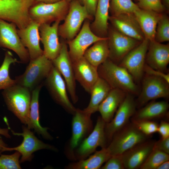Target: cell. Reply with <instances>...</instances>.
I'll list each match as a JSON object with an SVG mask.
<instances>
[{"mask_svg":"<svg viewBox=\"0 0 169 169\" xmlns=\"http://www.w3.org/2000/svg\"><path fill=\"white\" fill-rule=\"evenodd\" d=\"M105 38L99 37L95 34L91 29L89 20L86 19L78 34L73 39L68 42L69 53L71 61L83 56L89 46Z\"/></svg>","mask_w":169,"mask_h":169,"instance_id":"16","label":"cell"},{"mask_svg":"<svg viewBox=\"0 0 169 169\" xmlns=\"http://www.w3.org/2000/svg\"><path fill=\"white\" fill-rule=\"evenodd\" d=\"M61 47L58 55L52 60L54 66L61 74L66 83L67 90L74 103L78 100L76 91L75 79L72 63L66 43L61 42Z\"/></svg>","mask_w":169,"mask_h":169,"instance_id":"13","label":"cell"},{"mask_svg":"<svg viewBox=\"0 0 169 169\" xmlns=\"http://www.w3.org/2000/svg\"><path fill=\"white\" fill-rule=\"evenodd\" d=\"M110 0H98L95 19L90 26L92 31L97 36L106 37L108 29Z\"/></svg>","mask_w":169,"mask_h":169,"instance_id":"27","label":"cell"},{"mask_svg":"<svg viewBox=\"0 0 169 169\" xmlns=\"http://www.w3.org/2000/svg\"><path fill=\"white\" fill-rule=\"evenodd\" d=\"M53 66L52 61L44 54L30 60L24 72L15 77V83L27 88L32 92L37 86L44 84Z\"/></svg>","mask_w":169,"mask_h":169,"instance_id":"3","label":"cell"},{"mask_svg":"<svg viewBox=\"0 0 169 169\" xmlns=\"http://www.w3.org/2000/svg\"><path fill=\"white\" fill-rule=\"evenodd\" d=\"M108 37L98 41L85 52L83 56L91 65L97 68L109 58Z\"/></svg>","mask_w":169,"mask_h":169,"instance_id":"29","label":"cell"},{"mask_svg":"<svg viewBox=\"0 0 169 169\" xmlns=\"http://www.w3.org/2000/svg\"><path fill=\"white\" fill-rule=\"evenodd\" d=\"M99 77L105 80L112 89H117L134 95L139 93L138 86L124 68L109 58L97 68Z\"/></svg>","mask_w":169,"mask_h":169,"instance_id":"1","label":"cell"},{"mask_svg":"<svg viewBox=\"0 0 169 169\" xmlns=\"http://www.w3.org/2000/svg\"><path fill=\"white\" fill-rule=\"evenodd\" d=\"M134 0V1H136V2H137L138 0Z\"/></svg>","mask_w":169,"mask_h":169,"instance_id":"51","label":"cell"},{"mask_svg":"<svg viewBox=\"0 0 169 169\" xmlns=\"http://www.w3.org/2000/svg\"><path fill=\"white\" fill-rule=\"evenodd\" d=\"M153 148L169 154V137L155 142Z\"/></svg>","mask_w":169,"mask_h":169,"instance_id":"41","label":"cell"},{"mask_svg":"<svg viewBox=\"0 0 169 169\" xmlns=\"http://www.w3.org/2000/svg\"><path fill=\"white\" fill-rule=\"evenodd\" d=\"M161 2L164 7L166 8L167 10L169 9V0H161Z\"/></svg>","mask_w":169,"mask_h":169,"instance_id":"49","label":"cell"},{"mask_svg":"<svg viewBox=\"0 0 169 169\" xmlns=\"http://www.w3.org/2000/svg\"><path fill=\"white\" fill-rule=\"evenodd\" d=\"M16 25L0 19V47L11 49L19 57L21 62L30 60L27 49L23 44L17 33Z\"/></svg>","mask_w":169,"mask_h":169,"instance_id":"11","label":"cell"},{"mask_svg":"<svg viewBox=\"0 0 169 169\" xmlns=\"http://www.w3.org/2000/svg\"><path fill=\"white\" fill-rule=\"evenodd\" d=\"M144 74L162 78L169 83V74L154 69L146 63L144 68Z\"/></svg>","mask_w":169,"mask_h":169,"instance_id":"40","label":"cell"},{"mask_svg":"<svg viewBox=\"0 0 169 169\" xmlns=\"http://www.w3.org/2000/svg\"><path fill=\"white\" fill-rule=\"evenodd\" d=\"M169 160V154L153 148L140 169H156L161 163Z\"/></svg>","mask_w":169,"mask_h":169,"instance_id":"34","label":"cell"},{"mask_svg":"<svg viewBox=\"0 0 169 169\" xmlns=\"http://www.w3.org/2000/svg\"><path fill=\"white\" fill-rule=\"evenodd\" d=\"M146 63L152 68L165 73L169 63V44H163L155 40L149 41Z\"/></svg>","mask_w":169,"mask_h":169,"instance_id":"21","label":"cell"},{"mask_svg":"<svg viewBox=\"0 0 169 169\" xmlns=\"http://www.w3.org/2000/svg\"><path fill=\"white\" fill-rule=\"evenodd\" d=\"M141 9L162 13L165 9L161 0H138L136 4Z\"/></svg>","mask_w":169,"mask_h":169,"instance_id":"38","label":"cell"},{"mask_svg":"<svg viewBox=\"0 0 169 169\" xmlns=\"http://www.w3.org/2000/svg\"><path fill=\"white\" fill-rule=\"evenodd\" d=\"M91 115L84 110L76 109L72 122V134L69 143L71 151L78 146L82 139L91 132L93 124Z\"/></svg>","mask_w":169,"mask_h":169,"instance_id":"18","label":"cell"},{"mask_svg":"<svg viewBox=\"0 0 169 169\" xmlns=\"http://www.w3.org/2000/svg\"><path fill=\"white\" fill-rule=\"evenodd\" d=\"M44 84L36 88L31 92V98L29 112V129H33L39 135L47 139H51L52 137L47 131L48 128L41 126L39 122V96L40 91Z\"/></svg>","mask_w":169,"mask_h":169,"instance_id":"28","label":"cell"},{"mask_svg":"<svg viewBox=\"0 0 169 169\" xmlns=\"http://www.w3.org/2000/svg\"><path fill=\"white\" fill-rule=\"evenodd\" d=\"M9 130L8 128H0V135L3 136L8 138H10L11 136L9 134Z\"/></svg>","mask_w":169,"mask_h":169,"instance_id":"46","label":"cell"},{"mask_svg":"<svg viewBox=\"0 0 169 169\" xmlns=\"http://www.w3.org/2000/svg\"><path fill=\"white\" fill-rule=\"evenodd\" d=\"M70 2L62 1L52 3H37L30 8L29 15L32 21L40 24L61 21L64 20L68 12Z\"/></svg>","mask_w":169,"mask_h":169,"instance_id":"5","label":"cell"},{"mask_svg":"<svg viewBox=\"0 0 169 169\" xmlns=\"http://www.w3.org/2000/svg\"><path fill=\"white\" fill-rule=\"evenodd\" d=\"M169 161L163 162L160 164L156 168V169H169Z\"/></svg>","mask_w":169,"mask_h":169,"instance_id":"47","label":"cell"},{"mask_svg":"<svg viewBox=\"0 0 169 169\" xmlns=\"http://www.w3.org/2000/svg\"><path fill=\"white\" fill-rule=\"evenodd\" d=\"M114 28L122 33L140 41L145 39L134 13H123L109 17Z\"/></svg>","mask_w":169,"mask_h":169,"instance_id":"19","label":"cell"},{"mask_svg":"<svg viewBox=\"0 0 169 169\" xmlns=\"http://www.w3.org/2000/svg\"><path fill=\"white\" fill-rule=\"evenodd\" d=\"M92 17L84 5L77 0H72L70 2L64 23L59 26V35L68 41L72 40L77 35L83 22Z\"/></svg>","mask_w":169,"mask_h":169,"instance_id":"6","label":"cell"},{"mask_svg":"<svg viewBox=\"0 0 169 169\" xmlns=\"http://www.w3.org/2000/svg\"><path fill=\"white\" fill-rule=\"evenodd\" d=\"M81 4L83 5V0H77Z\"/></svg>","mask_w":169,"mask_h":169,"instance_id":"50","label":"cell"},{"mask_svg":"<svg viewBox=\"0 0 169 169\" xmlns=\"http://www.w3.org/2000/svg\"><path fill=\"white\" fill-rule=\"evenodd\" d=\"M109 10L112 16L123 13H134L140 8L132 0H110Z\"/></svg>","mask_w":169,"mask_h":169,"instance_id":"33","label":"cell"},{"mask_svg":"<svg viewBox=\"0 0 169 169\" xmlns=\"http://www.w3.org/2000/svg\"><path fill=\"white\" fill-rule=\"evenodd\" d=\"M12 133L15 135L22 136L23 140L19 146L14 147H7L6 151H16L21 154L20 162L30 161L32 158V154L34 152L43 149L55 151L56 149L53 146L46 144L39 140L27 127L23 126V132H15L12 131Z\"/></svg>","mask_w":169,"mask_h":169,"instance_id":"15","label":"cell"},{"mask_svg":"<svg viewBox=\"0 0 169 169\" xmlns=\"http://www.w3.org/2000/svg\"><path fill=\"white\" fill-rule=\"evenodd\" d=\"M72 62L76 80L86 92L90 93L99 78L97 68L91 65L83 56Z\"/></svg>","mask_w":169,"mask_h":169,"instance_id":"20","label":"cell"},{"mask_svg":"<svg viewBox=\"0 0 169 169\" xmlns=\"http://www.w3.org/2000/svg\"><path fill=\"white\" fill-rule=\"evenodd\" d=\"M157 132L161 138H165L169 137V124L166 121H161L158 125Z\"/></svg>","mask_w":169,"mask_h":169,"instance_id":"43","label":"cell"},{"mask_svg":"<svg viewBox=\"0 0 169 169\" xmlns=\"http://www.w3.org/2000/svg\"><path fill=\"white\" fill-rule=\"evenodd\" d=\"M101 166V169H125L121 155L112 156Z\"/></svg>","mask_w":169,"mask_h":169,"instance_id":"39","label":"cell"},{"mask_svg":"<svg viewBox=\"0 0 169 169\" xmlns=\"http://www.w3.org/2000/svg\"><path fill=\"white\" fill-rule=\"evenodd\" d=\"M136 127L142 133L148 136L157 132L158 125L151 120L132 121Z\"/></svg>","mask_w":169,"mask_h":169,"instance_id":"37","label":"cell"},{"mask_svg":"<svg viewBox=\"0 0 169 169\" xmlns=\"http://www.w3.org/2000/svg\"><path fill=\"white\" fill-rule=\"evenodd\" d=\"M6 0H0V19H3L5 14Z\"/></svg>","mask_w":169,"mask_h":169,"instance_id":"44","label":"cell"},{"mask_svg":"<svg viewBox=\"0 0 169 169\" xmlns=\"http://www.w3.org/2000/svg\"><path fill=\"white\" fill-rule=\"evenodd\" d=\"M109 58L118 65L124 57L141 42L122 33L113 27L109 30Z\"/></svg>","mask_w":169,"mask_h":169,"instance_id":"12","label":"cell"},{"mask_svg":"<svg viewBox=\"0 0 169 169\" xmlns=\"http://www.w3.org/2000/svg\"><path fill=\"white\" fill-rule=\"evenodd\" d=\"M168 103L165 101H152L136 111L132 121L151 120L160 118L168 114Z\"/></svg>","mask_w":169,"mask_h":169,"instance_id":"26","label":"cell"},{"mask_svg":"<svg viewBox=\"0 0 169 169\" xmlns=\"http://www.w3.org/2000/svg\"><path fill=\"white\" fill-rule=\"evenodd\" d=\"M107 147L96 151L86 159L70 164L66 167L69 169H98L111 156Z\"/></svg>","mask_w":169,"mask_h":169,"instance_id":"31","label":"cell"},{"mask_svg":"<svg viewBox=\"0 0 169 169\" xmlns=\"http://www.w3.org/2000/svg\"><path fill=\"white\" fill-rule=\"evenodd\" d=\"M127 94L121 90L112 89L100 104L98 111L100 112L101 117L106 123L110 122L113 118L115 113Z\"/></svg>","mask_w":169,"mask_h":169,"instance_id":"25","label":"cell"},{"mask_svg":"<svg viewBox=\"0 0 169 169\" xmlns=\"http://www.w3.org/2000/svg\"><path fill=\"white\" fill-rule=\"evenodd\" d=\"M72 0H35L36 3L43 2L46 3H54L62 1H66L69 2H70Z\"/></svg>","mask_w":169,"mask_h":169,"instance_id":"45","label":"cell"},{"mask_svg":"<svg viewBox=\"0 0 169 169\" xmlns=\"http://www.w3.org/2000/svg\"><path fill=\"white\" fill-rule=\"evenodd\" d=\"M154 143L146 141L121 155L125 169L140 168L153 150Z\"/></svg>","mask_w":169,"mask_h":169,"instance_id":"23","label":"cell"},{"mask_svg":"<svg viewBox=\"0 0 169 169\" xmlns=\"http://www.w3.org/2000/svg\"><path fill=\"white\" fill-rule=\"evenodd\" d=\"M111 89L105 80L99 77L90 92L91 98L89 103L83 110L91 115L97 111L99 105Z\"/></svg>","mask_w":169,"mask_h":169,"instance_id":"30","label":"cell"},{"mask_svg":"<svg viewBox=\"0 0 169 169\" xmlns=\"http://www.w3.org/2000/svg\"><path fill=\"white\" fill-rule=\"evenodd\" d=\"M106 122L99 117L94 129L77 148V158L80 160L86 159L94 152L98 147L102 148L107 147L108 141L105 132Z\"/></svg>","mask_w":169,"mask_h":169,"instance_id":"14","label":"cell"},{"mask_svg":"<svg viewBox=\"0 0 169 169\" xmlns=\"http://www.w3.org/2000/svg\"><path fill=\"white\" fill-rule=\"evenodd\" d=\"M155 40L160 43L169 41V19L166 14H162L158 23Z\"/></svg>","mask_w":169,"mask_h":169,"instance_id":"35","label":"cell"},{"mask_svg":"<svg viewBox=\"0 0 169 169\" xmlns=\"http://www.w3.org/2000/svg\"><path fill=\"white\" fill-rule=\"evenodd\" d=\"M21 156V154L18 151L10 155H1L0 169H21L19 160Z\"/></svg>","mask_w":169,"mask_h":169,"instance_id":"36","label":"cell"},{"mask_svg":"<svg viewBox=\"0 0 169 169\" xmlns=\"http://www.w3.org/2000/svg\"><path fill=\"white\" fill-rule=\"evenodd\" d=\"M147 138L133 123L129 122L114 135L107 148L111 156L121 155Z\"/></svg>","mask_w":169,"mask_h":169,"instance_id":"4","label":"cell"},{"mask_svg":"<svg viewBox=\"0 0 169 169\" xmlns=\"http://www.w3.org/2000/svg\"><path fill=\"white\" fill-rule=\"evenodd\" d=\"M134 14L145 38L149 41L155 40L157 25L162 13L140 8Z\"/></svg>","mask_w":169,"mask_h":169,"instance_id":"24","label":"cell"},{"mask_svg":"<svg viewBox=\"0 0 169 169\" xmlns=\"http://www.w3.org/2000/svg\"><path fill=\"white\" fill-rule=\"evenodd\" d=\"M17 62L10 52H5L3 61L0 67V90L5 89L16 83L15 79H11L9 76V70L11 64Z\"/></svg>","mask_w":169,"mask_h":169,"instance_id":"32","label":"cell"},{"mask_svg":"<svg viewBox=\"0 0 169 169\" xmlns=\"http://www.w3.org/2000/svg\"><path fill=\"white\" fill-rule=\"evenodd\" d=\"M8 147L7 145L3 141L2 139L0 138V155L3 152L6 151V148Z\"/></svg>","mask_w":169,"mask_h":169,"instance_id":"48","label":"cell"},{"mask_svg":"<svg viewBox=\"0 0 169 169\" xmlns=\"http://www.w3.org/2000/svg\"><path fill=\"white\" fill-rule=\"evenodd\" d=\"M98 0H83V5L92 17L94 16Z\"/></svg>","mask_w":169,"mask_h":169,"instance_id":"42","label":"cell"},{"mask_svg":"<svg viewBox=\"0 0 169 169\" xmlns=\"http://www.w3.org/2000/svg\"><path fill=\"white\" fill-rule=\"evenodd\" d=\"M134 96L127 93L114 117L110 122L106 123L105 131L108 141L110 142L114 135L129 123L130 118L135 113L136 104Z\"/></svg>","mask_w":169,"mask_h":169,"instance_id":"8","label":"cell"},{"mask_svg":"<svg viewBox=\"0 0 169 169\" xmlns=\"http://www.w3.org/2000/svg\"><path fill=\"white\" fill-rule=\"evenodd\" d=\"M60 22L56 21L52 26L49 24L44 23L39 26L40 41L44 46V54L51 60L58 55L61 49V44L58 37Z\"/></svg>","mask_w":169,"mask_h":169,"instance_id":"17","label":"cell"},{"mask_svg":"<svg viewBox=\"0 0 169 169\" xmlns=\"http://www.w3.org/2000/svg\"><path fill=\"white\" fill-rule=\"evenodd\" d=\"M44 84L46 86L54 100L67 112L74 115L76 109L69 99L64 79L60 73L54 66L44 80Z\"/></svg>","mask_w":169,"mask_h":169,"instance_id":"10","label":"cell"},{"mask_svg":"<svg viewBox=\"0 0 169 169\" xmlns=\"http://www.w3.org/2000/svg\"><path fill=\"white\" fill-rule=\"evenodd\" d=\"M40 25L32 20L25 28L17 30L23 44L28 49L30 60L35 59L44 54V51L41 48L39 43Z\"/></svg>","mask_w":169,"mask_h":169,"instance_id":"22","label":"cell"},{"mask_svg":"<svg viewBox=\"0 0 169 169\" xmlns=\"http://www.w3.org/2000/svg\"><path fill=\"white\" fill-rule=\"evenodd\" d=\"M149 40L145 38L128 53L119 65L125 68L135 82L142 80L144 75L146 57Z\"/></svg>","mask_w":169,"mask_h":169,"instance_id":"9","label":"cell"},{"mask_svg":"<svg viewBox=\"0 0 169 169\" xmlns=\"http://www.w3.org/2000/svg\"><path fill=\"white\" fill-rule=\"evenodd\" d=\"M145 74L141 90L136 100V107H142L150 101L169 96V83L162 78Z\"/></svg>","mask_w":169,"mask_h":169,"instance_id":"7","label":"cell"},{"mask_svg":"<svg viewBox=\"0 0 169 169\" xmlns=\"http://www.w3.org/2000/svg\"><path fill=\"white\" fill-rule=\"evenodd\" d=\"M2 95L8 109L28 127L31 92L17 84L3 90Z\"/></svg>","mask_w":169,"mask_h":169,"instance_id":"2","label":"cell"}]
</instances>
